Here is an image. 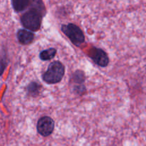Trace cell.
I'll return each mask as SVG.
<instances>
[{"mask_svg":"<svg viewBox=\"0 0 146 146\" xmlns=\"http://www.w3.org/2000/svg\"><path fill=\"white\" fill-rule=\"evenodd\" d=\"M11 2L14 11L20 13L28 9L30 0H11Z\"/></svg>","mask_w":146,"mask_h":146,"instance_id":"obj_8","label":"cell"},{"mask_svg":"<svg viewBox=\"0 0 146 146\" xmlns=\"http://www.w3.org/2000/svg\"><path fill=\"white\" fill-rule=\"evenodd\" d=\"M41 89V84L36 81H32V82L29 83L27 86V93L30 96L36 97L39 95Z\"/></svg>","mask_w":146,"mask_h":146,"instance_id":"obj_9","label":"cell"},{"mask_svg":"<svg viewBox=\"0 0 146 146\" xmlns=\"http://www.w3.org/2000/svg\"><path fill=\"white\" fill-rule=\"evenodd\" d=\"M29 9L21 17V22L25 29L31 31H36L40 29L43 17L32 9Z\"/></svg>","mask_w":146,"mask_h":146,"instance_id":"obj_2","label":"cell"},{"mask_svg":"<svg viewBox=\"0 0 146 146\" xmlns=\"http://www.w3.org/2000/svg\"><path fill=\"white\" fill-rule=\"evenodd\" d=\"M65 74V67L59 61L50 63L48 69L42 75V79L47 84H56L62 80Z\"/></svg>","mask_w":146,"mask_h":146,"instance_id":"obj_1","label":"cell"},{"mask_svg":"<svg viewBox=\"0 0 146 146\" xmlns=\"http://www.w3.org/2000/svg\"><path fill=\"white\" fill-rule=\"evenodd\" d=\"M73 92L78 96H82L86 91V88L84 84H81V85H73L72 88Z\"/></svg>","mask_w":146,"mask_h":146,"instance_id":"obj_12","label":"cell"},{"mask_svg":"<svg viewBox=\"0 0 146 146\" xmlns=\"http://www.w3.org/2000/svg\"><path fill=\"white\" fill-rule=\"evenodd\" d=\"M61 31L70 39L74 45L79 46L85 41V35L82 30L76 24L69 23L61 26Z\"/></svg>","mask_w":146,"mask_h":146,"instance_id":"obj_3","label":"cell"},{"mask_svg":"<svg viewBox=\"0 0 146 146\" xmlns=\"http://www.w3.org/2000/svg\"><path fill=\"white\" fill-rule=\"evenodd\" d=\"M89 57L98 66L106 67L109 64V58L108 54L102 48H94L91 50Z\"/></svg>","mask_w":146,"mask_h":146,"instance_id":"obj_5","label":"cell"},{"mask_svg":"<svg viewBox=\"0 0 146 146\" xmlns=\"http://www.w3.org/2000/svg\"><path fill=\"white\" fill-rule=\"evenodd\" d=\"M56 54V49L54 48H49L41 51L39 54V58L42 61H49L55 57Z\"/></svg>","mask_w":146,"mask_h":146,"instance_id":"obj_11","label":"cell"},{"mask_svg":"<svg viewBox=\"0 0 146 146\" xmlns=\"http://www.w3.org/2000/svg\"><path fill=\"white\" fill-rule=\"evenodd\" d=\"M86 80L85 73L81 70H76L71 76V81L73 85H81L84 84Z\"/></svg>","mask_w":146,"mask_h":146,"instance_id":"obj_10","label":"cell"},{"mask_svg":"<svg viewBox=\"0 0 146 146\" xmlns=\"http://www.w3.org/2000/svg\"><path fill=\"white\" fill-rule=\"evenodd\" d=\"M28 8L36 11L42 17H45L46 14V9L43 0H30L29 6Z\"/></svg>","mask_w":146,"mask_h":146,"instance_id":"obj_7","label":"cell"},{"mask_svg":"<svg viewBox=\"0 0 146 146\" xmlns=\"http://www.w3.org/2000/svg\"><path fill=\"white\" fill-rule=\"evenodd\" d=\"M8 64V60H7V56H3L0 58V76L3 74L6 67Z\"/></svg>","mask_w":146,"mask_h":146,"instance_id":"obj_13","label":"cell"},{"mask_svg":"<svg viewBox=\"0 0 146 146\" xmlns=\"http://www.w3.org/2000/svg\"><path fill=\"white\" fill-rule=\"evenodd\" d=\"M55 123L49 116H43L38 119L36 124L37 132L44 137L49 136L54 130Z\"/></svg>","mask_w":146,"mask_h":146,"instance_id":"obj_4","label":"cell"},{"mask_svg":"<svg viewBox=\"0 0 146 146\" xmlns=\"http://www.w3.org/2000/svg\"><path fill=\"white\" fill-rule=\"evenodd\" d=\"M17 37L20 44L22 45H29L34 41L35 35L32 31L22 29L17 31Z\"/></svg>","mask_w":146,"mask_h":146,"instance_id":"obj_6","label":"cell"}]
</instances>
